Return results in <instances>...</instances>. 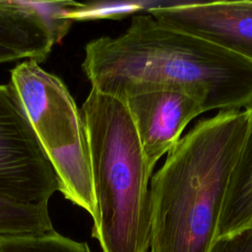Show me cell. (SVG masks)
I'll list each match as a JSON object with an SVG mask.
<instances>
[{"instance_id": "cell-1", "label": "cell", "mask_w": 252, "mask_h": 252, "mask_svg": "<svg viewBox=\"0 0 252 252\" xmlns=\"http://www.w3.org/2000/svg\"><path fill=\"white\" fill-rule=\"evenodd\" d=\"M83 71L92 88L120 100L154 90H178L207 111L244 109L252 102V62L197 35L165 26L147 11L118 36L85 47Z\"/></svg>"}, {"instance_id": "cell-2", "label": "cell", "mask_w": 252, "mask_h": 252, "mask_svg": "<svg viewBox=\"0 0 252 252\" xmlns=\"http://www.w3.org/2000/svg\"><path fill=\"white\" fill-rule=\"evenodd\" d=\"M244 109L199 120L150 182V252H211L247 130Z\"/></svg>"}, {"instance_id": "cell-3", "label": "cell", "mask_w": 252, "mask_h": 252, "mask_svg": "<svg viewBox=\"0 0 252 252\" xmlns=\"http://www.w3.org/2000/svg\"><path fill=\"white\" fill-rule=\"evenodd\" d=\"M81 113L96 202L92 236L102 252H148L154 172L128 109L122 100L91 89Z\"/></svg>"}, {"instance_id": "cell-4", "label": "cell", "mask_w": 252, "mask_h": 252, "mask_svg": "<svg viewBox=\"0 0 252 252\" xmlns=\"http://www.w3.org/2000/svg\"><path fill=\"white\" fill-rule=\"evenodd\" d=\"M10 85L55 171L58 191L94 220L96 202L86 127L66 85L32 59L11 70Z\"/></svg>"}, {"instance_id": "cell-5", "label": "cell", "mask_w": 252, "mask_h": 252, "mask_svg": "<svg viewBox=\"0 0 252 252\" xmlns=\"http://www.w3.org/2000/svg\"><path fill=\"white\" fill-rule=\"evenodd\" d=\"M58 180L10 84L0 85V195L48 204Z\"/></svg>"}, {"instance_id": "cell-6", "label": "cell", "mask_w": 252, "mask_h": 252, "mask_svg": "<svg viewBox=\"0 0 252 252\" xmlns=\"http://www.w3.org/2000/svg\"><path fill=\"white\" fill-rule=\"evenodd\" d=\"M131 116L149 168L180 141L186 126L206 112L196 96L178 90H154L122 100Z\"/></svg>"}, {"instance_id": "cell-7", "label": "cell", "mask_w": 252, "mask_h": 252, "mask_svg": "<svg viewBox=\"0 0 252 252\" xmlns=\"http://www.w3.org/2000/svg\"><path fill=\"white\" fill-rule=\"evenodd\" d=\"M159 23L197 35L252 62V1H215L155 6Z\"/></svg>"}, {"instance_id": "cell-8", "label": "cell", "mask_w": 252, "mask_h": 252, "mask_svg": "<svg viewBox=\"0 0 252 252\" xmlns=\"http://www.w3.org/2000/svg\"><path fill=\"white\" fill-rule=\"evenodd\" d=\"M56 43L33 1L0 0V45L24 59L43 62Z\"/></svg>"}, {"instance_id": "cell-9", "label": "cell", "mask_w": 252, "mask_h": 252, "mask_svg": "<svg viewBox=\"0 0 252 252\" xmlns=\"http://www.w3.org/2000/svg\"><path fill=\"white\" fill-rule=\"evenodd\" d=\"M244 110L248 119L246 135L227 187L218 238L252 226V102Z\"/></svg>"}, {"instance_id": "cell-10", "label": "cell", "mask_w": 252, "mask_h": 252, "mask_svg": "<svg viewBox=\"0 0 252 252\" xmlns=\"http://www.w3.org/2000/svg\"><path fill=\"white\" fill-rule=\"evenodd\" d=\"M48 204H28L0 195V242L54 231Z\"/></svg>"}, {"instance_id": "cell-11", "label": "cell", "mask_w": 252, "mask_h": 252, "mask_svg": "<svg viewBox=\"0 0 252 252\" xmlns=\"http://www.w3.org/2000/svg\"><path fill=\"white\" fill-rule=\"evenodd\" d=\"M2 252H92L88 243L63 236L55 230L37 237L0 242Z\"/></svg>"}, {"instance_id": "cell-12", "label": "cell", "mask_w": 252, "mask_h": 252, "mask_svg": "<svg viewBox=\"0 0 252 252\" xmlns=\"http://www.w3.org/2000/svg\"><path fill=\"white\" fill-rule=\"evenodd\" d=\"M211 252H252V226L238 233L219 238Z\"/></svg>"}, {"instance_id": "cell-13", "label": "cell", "mask_w": 252, "mask_h": 252, "mask_svg": "<svg viewBox=\"0 0 252 252\" xmlns=\"http://www.w3.org/2000/svg\"><path fill=\"white\" fill-rule=\"evenodd\" d=\"M20 59H24V57L21 54L0 45V64Z\"/></svg>"}, {"instance_id": "cell-14", "label": "cell", "mask_w": 252, "mask_h": 252, "mask_svg": "<svg viewBox=\"0 0 252 252\" xmlns=\"http://www.w3.org/2000/svg\"><path fill=\"white\" fill-rule=\"evenodd\" d=\"M0 252H2V251H1V250H0Z\"/></svg>"}]
</instances>
